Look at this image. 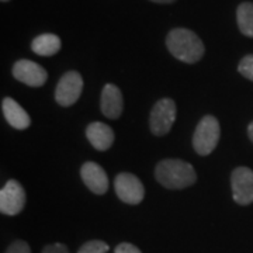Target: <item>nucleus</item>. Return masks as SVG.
I'll return each mask as SVG.
<instances>
[{"mask_svg":"<svg viewBox=\"0 0 253 253\" xmlns=\"http://www.w3.org/2000/svg\"><path fill=\"white\" fill-rule=\"evenodd\" d=\"M169 52L184 63H196L204 55V44L200 37L187 28H174L166 37Z\"/></svg>","mask_w":253,"mask_h":253,"instance_id":"nucleus-1","label":"nucleus"},{"mask_svg":"<svg viewBox=\"0 0 253 253\" xmlns=\"http://www.w3.org/2000/svg\"><path fill=\"white\" fill-rule=\"evenodd\" d=\"M156 180L170 190L186 189L197 180L194 168L180 159H165L156 165Z\"/></svg>","mask_w":253,"mask_h":253,"instance_id":"nucleus-2","label":"nucleus"},{"mask_svg":"<svg viewBox=\"0 0 253 253\" xmlns=\"http://www.w3.org/2000/svg\"><path fill=\"white\" fill-rule=\"evenodd\" d=\"M219 135H221V128L217 118L212 116H206L201 118L193 136V146L196 152L201 156H207L211 154L217 146Z\"/></svg>","mask_w":253,"mask_h":253,"instance_id":"nucleus-3","label":"nucleus"},{"mask_svg":"<svg viewBox=\"0 0 253 253\" xmlns=\"http://www.w3.org/2000/svg\"><path fill=\"white\" fill-rule=\"evenodd\" d=\"M176 121V104L172 99H161L156 101L149 117V126L152 134L166 135Z\"/></svg>","mask_w":253,"mask_h":253,"instance_id":"nucleus-4","label":"nucleus"},{"mask_svg":"<svg viewBox=\"0 0 253 253\" xmlns=\"http://www.w3.org/2000/svg\"><path fill=\"white\" fill-rule=\"evenodd\" d=\"M82 89H83V79L81 73L76 71L66 72L56 84L55 100L63 107L73 106L81 97Z\"/></svg>","mask_w":253,"mask_h":253,"instance_id":"nucleus-5","label":"nucleus"},{"mask_svg":"<svg viewBox=\"0 0 253 253\" xmlns=\"http://www.w3.org/2000/svg\"><path fill=\"white\" fill-rule=\"evenodd\" d=\"M26 206V191L17 180H9L0 190V211L4 215H17Z\"/></svg>","mask_w":253,"mask_h":253,"instance_id":"nucleus-6","label":"nucleus"},{"mask_svg":"<svg viewBox=\"0 0 253 253\" xmlns=\"http://www.w3.org/2000/svg\"><path fill=\"white\" fill-rule=\"evenodd\" d=\"M116 194L126 204H139L145 196L144 184L132 173H120L114 181Z\"/></svg>","mask_w":253,"mask_h":253,"instance_id":"nucleus-7","label":"nucleus"},{"mask_svg":"<svg viewBox=\"0 0 253 253\" xmlns=\"http://www.w3.org/2000/svg\"><path fill=\"white\" fill-rule=\"evenodd\" d=\"M232 196L235 203L249 206L253 203V170L246 166H239L231 176Z\"/></svg>","mask_w":253,"mask_h":253,"instance_id":"nucleus-8","label":"nucleus"},{"mask_svg":"<svg viewBox=\"0 0 253 253\" xmlns=\"http://www.w3.org/2000/svg\"><path fill=\"white\" fill-rule=\"evenodd\" d=\"M13 75L18 82L27 84L30 87H40L46 82V71L40 66L38 63L28 61V59H20L13 66Z\"/></svg>","mask_w":253,"mask_h":253,"instance_id":"nucleus-9","label":"nucleus"},{"mask_svg":"<svg viewBox=\"0 0 253 253\" xmlns=\"http://www.w3.org/2000/svg\"><path fill=\"white\" fill-rule=\"evenodd\" d=\"M83 183L94 194H104L109 189V179L104 169L96 162H86L81 169Z\"/></svg>","mask_w":253,"mask_h":253,"instance_id":"nucleus-10","label":"nucleus"},{"mask_svg":"<svg viewBox=\"0 0 253 253\" xmlns=\"http://www.w3.org/2000/svg\"><path fill=\"white\" fill-rule=\"evenodd\" d=\"M100 107H101V113L111 120H116L123 114V109H124L123 94L116 84L109 83L103 87Z\"/></svg>","mask_w":253,"mask_h":253,"instance_id":"nucleus-11","label":"nucleus"},{"mask_svg":"<svg viewBox=\"0 0 253 253\" xmlns=\"http://www.w3.org/2000/svg\"><path fill=\"white\" fill-rule=\"evenodd\" d=\"M86 136L97 151H107L114 142V131L104 123H91L86 128Z\"/></svg>","mask_w":253,"mask_h":253,"instance_id":"nucleus-12","label":"nucleus"},{"mask_svg":"<svg viewBox=\"0 0 253 253\" xmlns=\"http://www.w3.org/2000/svg\"><path fill=\"white\" fill-rule=\"evenodd\" d=\"M1 110L7 123L16 129H26L31 124V118L27 114V111L23 109L16 100L10 99V97L3 99Z\"/></svg>","mask_w":253,"mask_h":253,"instance_id":"nucleus-13","label":"nucleus"},{"mask_svg":"<svg viewBox=\"0 0 253 253\" xmlns=\"http://www.w3.org/2000/svg\"><path fill=\"white\" fill-rule=\"evenodd\" d=\"M31 49L37 55L51 56L61 49V40L55 34H41L36 37L31 42Z\"/></svg>","mask_w":253,"mask_h":253,"instance_id":"nucleus-14","label":"nucleus"},{"mask_svg":"<svg viewBox=\"0 0 253 253\" xmlns=\"http://www.w3.org/2000/svg\"><path fill=\"white\" fill-rule=\"evenodd\" d=\"M236 20L241 33L253 38V3L245 1L236 10Z\"/></svg>","mask_w":253,"mask_h":253,"instance_id":"nucleus-15","label":"nucleus"},{"mask_svg":"<svg viewBox=\"0 0 253 253\" xmlns=\"http://www.w3.org/2000/svg\"><path fill=\"white\" fill-rule=\"evenodd\" d=\"M110 246L103 241H89L82 246L78 253H106L109 252Z\"/></svg>","mask_w":253,"mask_h":253,"instance_id":"nucleus-16","label":"nucleus"},{"mask_svg":"<svg viewBox=\"0 0 253 253\" xmlns=\"http://www.w3.org/2000/svg\"><path fill=\"white\" fill-rule=\"evenodd\" d=\"M238 71L244 78L253 82V55H246L245 58H242L238 66Z\"/></svg>","mask_w":253,"mask_h":253,"instance_id":"nucleus-17","label":"nucleus"},{"mask_svg":"<svg viewBox=\"0 0 253 253\" xmlns=\"http://www.w3.org/2000/svg\"><path fill=\"white\" fill-rule=\"evenodd\" d=\"M4 253H31V249L27 242L24 241H14L9 245Z\"/></svg>","mask_w":253,"mask_h":253,"instance_id":"nucleus-18","label":"nucleus"},{"mask_svg":"<svg viewBox=\"0 0 253 253\" xmlns=\"http://www.w3.org/2000/svg\"><path fill=\"white\" fill-rule=\"evenodd\" d=\"M114 253H142L138 248H136L135 245L132 244H120L116 246V249H114Z\"/></svg>","mask_w":253,"mask_h":253,"instance_id":"nucleus-19","label":"nucleus"},{"mask_svg":"<svg viewBox=\"0 0 253 253\" xmlns=\"http://www.w3.org/2000/svg\"><path fill=\"white\" fill-rule=\"evenodd\" d=\"M42 253H69V251L63 244H52L45 246Z\"/></svg>","mask_w":253,"mask_h":253,"instance_id":"nucleus-20","label":"nucleus"},{"mask_svg":"<svg viewBox=\"0 0 253 253\" xmlns=\"http://www.w3.org/2000/svg\"><path fill=\"white\" fill-rule=\"evenodd\" d=\"M248 135H249L251 141L253 142V121L249 124V126H248Z\"/></svg>","mask_w":253,"mask_h":253,"instance_id":"nucleus-21","label":"nucleus"},{"mask_svg":"<svg viewBox=\"0 0 253 253\" xmlns=\"http://www.w3.org/2000/svg\"><path fill=\"white\" fill-rule=\"evenodd\" d=\"M151 1H154V3H173L174 0H151Z\"/></svg>","mask_w":253,"mask_h":253,"instance_id":"nucleus-22","label":"nucleus"},{"mask_svg":"<svg viewBox=\"0 0 253 253\" xmlns=\"http://www.w3.org/2000/svg\"><path fill=\"white\" fill-rule=\"evenodd\" d=\"M1 1H9V0H1Z\"/></svg>","mask_w":253,"mask_h":253,"instance_id":"nucleus-23","label":"nucleus"}]
</instances>
